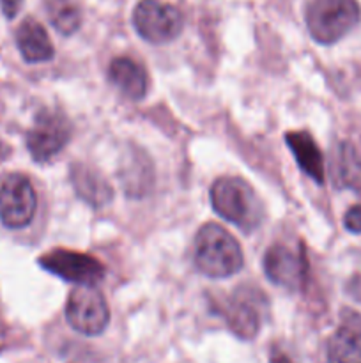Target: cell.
<instances>
[{
  "label": "cell",
  "instance_id": "cell-9",
  "mask_svg": "<svg viewBox=\"0 0 361 363\" xmlns=\"http://www.w3.org/2000/svg\"><path fill=\"white\" fill-rule=\"evenodd\" d=\"M38 195L23 174H11L0 186V222L7 229H23L34 220Z\"/></svg>",
  "mask_w": 361,
  "mask_h": 363
},
{
  "label": "cell",
  "instance_id": "cell-18",
  "mask_svg": "<svg viewBox=\"0 0 361 363\" xmlns=\"http://www.w3.org/2000/svg\"><path fill=\"white\" fill-rule=\"evenodd\" d=\"M46 11L52 25L62 35H71L80 28L81 14L73 0H46Z\"/></svg>",
  "mask_w": 361,
  "mask_h": 363
},
{
  "label": "cell",
  "instance_id": "cell-1",
  "mask_svg": "<svg viewBox=\"0 0 361 363\" xmlns=\"http://www.w3.org/2000/svg\"><path fill=\"white\" fill-rule=\"evenodd\" d=\"M193 262L209 279H229L244 264V255L236 238L216 223H205L195 236Z\"/></svg>",
  "mask_w": 361,
  "mask_h": 363
},
{
  "label": "cell",
  "instance_id": "cell-13",
  "mask_svg": "<svg viewBox=\"0 0 361 363\" xmlns=\"http://www.w3.org/2000/svg\"><path fill=\"white\" fill-rule=\"evenodd\" d=\"M108 80L126 98H145L149 91V74L145 67L130 57H117L108 66Z\"/></svg>",
  "mask_w": 361,
  "mask_h": 363
},
{
  "label": "cell",
  "instance_id": "cell-19",
  "mask_svg": "<svg viewBox=\"0 0 361 363\" xmlns=\"http://www.w3.org/2000/svg\"><path fill=\"white\" fill-rule=\"evenodd\" d=\"M343 225L349 233L361 234V204L350 206L343 216Z\"/></svg>",
  "mask_w": 361,
  "mask_h": 363
},
{
  "label": "cell",
  "instance_id": "cell-4",
  "mask_svg": "<svg viewBox=\"0 0 361 363\" xmlns=\"http://www.w3.org/2000/svg\"><path fill=\"white\" fill-rule=\"evenodd\" d=\"M268 300L260 289L253 286H241L218 305L222 318L234 335L251 340L260 332Z\"/></svg>",
  "mask_w": 361,
  "mask_h": 363
},
{
  "label": "cell",
  "instance_id": "cell-8",
  "mask_svg": "<svg viewBox=\"0 0 361 363\" xmlns=\"http://www.w3.org/2000/svg\"><path fill=\"white\" fill-rule=\"evenodd\" d=\"M39 266L45 272L66 280V282L78 284V286H91L96 287V284L105 279V266L101 261L88 254H80V252L57 250L48 252L39 259Z\"/></svg>",
  "mask_w": 361,
  "mask_h": 363
},
{
  "label": "cell",
  "instance_id": "cell-16",
  "mask_svg": "<svg viewBox=\"0 0 361 363\" xmlns=\"http://www.w3.org/2000/svg\"><path fill=\"white\" fill-rule=\"evenodd\" d=\"M285 142L299 169L317 184H324V158L311 135L306 131H289L285 135Z\"/></svg>",
  "mask_w": 361,
  "mask_h": 363
},
{
  "label": "cell",
  "instance_id": "cell-5",
  "mask_svg": "<svg viewBox=\"0 0 361 363\" xmlns=\"http://www.w3.org/2000/svg\"><path fill=\"white\" fill-rule=\"evenodd\" d=\"M71 133V121L62 112L41 110L27 133V149L32 160L38 163H48L66 147Z\"/></svg>",
  "mask_w": 361,
  "mask_h": 363
},
{
  "label": "cell",
  "instance_id": "cell-15",
  "mask_svg": "<svg viewBox=\"0 0 361 363\" xmlns=\"http://www.w3.org/2000/svg\"><path fill=\"white\" fill-rule=\"evenodd\" d=\"M16 45L21 57L28 64L48 62V60L53 59V53H55L48 32L34 18H27L20 23L16 30Z\"/></svg>",
  "mask_w": 361,
  "mask_h": 363
},
{
  "label": "cell",
  "instance_id": "cell-21",
  "mask_svg": "<svg viewBox=\"0 0 361 363\" xmlns=\"http://www.w3.org/2000/svg\"><path fill=\"white\" fill-rule=\"evenodd\" d=\"M269 363H294L290 360V357H287L283 351H273L271 358H269Z\"/></svg>",
  "mask_w": 361,
  "mask_h": 363
},
{
  "label": "cell",
  "instance_id": "cell-2",
  "mask_svg": "<svg viewBox=\"0 0 361 363\" xmlns=\"http://www.w3.org/2000/svg\"><path fill=\"white\" fill-rule=\"evenodd\" d=\"M211 206L216 215L244 233L258 229L264 220V204L253 188L241 177H219L211 186Z\"/></svg>",
  "mask_w": 361,
  "mask_h": 363
},
{
  "label": "cell",
  "instance_id": "cell-17",
  "mask_svg": "<svg viewBox=\"0 0 361 363\" xmlns=\"http://www.w3.org/2000/svg\"><path fill=\"white\" fill-rule=\"evenodd\" d=\"M333 183L340 190H350L361 197V160L350 142H340L331 162Z\"/></svg>",
  "mask_w": 361,
  "mask_h": 363
},
{
  "label": "cell",
  "instance_id": "cell-12",
  "mask_svg": "<svg viewBox=\"0 0 361 363\" xmlns=\"http://www.w3.org/2000/svg\"><path fill=\"white\" fill-rule=\"evenodd\" d=\"M117 176L122 184V190L131 199H144L154 184L152 162L144 151L137 147L120 158Z\"/></svg>",
  "mask_w": 361,
  "mask_h": 363
},
{
  "label": "cell",
  "instance_id": "cell-10",
  "mask_svg": "<svg viewBox=\"0 0 361 363\" xmlns=\"http://www.w3.org/2000/svg\"><path fill=\"white\" fill-rule=\"evenodd\" d=\"M264 273L275 286L287 291L303 289L308 279V259L303 250L276 243L268 248L262 259Z\"/></svg>",
  "mask_w": 361,
  "mask_h": 363
},
{
  "label": "cell",
  "instance_id": "cell-6",
  "mask_svg": "<svg viewBox=\"0 0 361 363\" xmlns=\"http://www.w3.org/2000/svg\"><path fill=\"white\" fill-rule=\"evenodd\" d=\"M66 319L73 330L87 337H96L110 323V308L101 291L91 286H78L69 293Z\"/></svg>",
  "mask_w": 361,
  "mask_h": 363
},
{
  "label": "cell",
  "instance_id": "cell-11",
  "mask_svg": "<svg viewBox=\"0 0 361 363\" xmlns=\"http://www.w3.org/2000/svg\"><path fill=\"white\" fill-rule=\"evenodd\" d=\"M328 363H361L360 314L353 311L342 314V325L328 342Z\"/></svg>",
  "mask_w": 361,
  "mask_h": 363
},
{
  "label": "cell",
  "instance_id": "cell-3",
  "mask_svg": "<svg viewBox=\"0 0 361 363\" xmlns=\"http://www.w3.org/2000/svg\"><path fill=\"white\" fill-rule=\"evenodd\" d=\"M308 32L321 45H333L349 34L361 20L357 0H308Z\"/></svg>",
  "mask_w": 361,
  "mask_h": 363
},
{
  "label": "cell",
  "instance_id": "cell-20",
  "mask_svg": "<svg viewBox=\"0 0 361 363\" xmlns=\"http://www.w3.org/2000/svg\"><path fill=\"white\" fill-rule=\"evenodd\" d=\"M21 4L23 0H0V7H2V13L6 14V18L13 20L21 9Z\"/></svg>",
  "mask_w": 361,
  "mask_h": 363
},
{
  "label": "cell",
  "instance_id": "cell-7",
  "mask_svg": "<svg viewBox=\"0 0 361 363\" xmlns=\"http://www.w3.org/2000/svg\"><path fill=\"white\" fill-rule=\"evenodd\" d=\"M133 25L134 30L145 41L163 45L180 34L183 14L172 4L161 0H142L133 11Z\"/></svg>",
  "mask_w": 361,
  "mask_h": 363
},
{
  "label": "cell",
  "instance_id": "cell-14",
  "mask_svg": "<svg viewBox=\"0 0 361 363\" xmlns=\"http://www.w3.org/2000/svg\"><path fill=\"white\" fill-rule=\"evenodd\" d=\"M69 177L78 197L84 199L91 208H103L112 201V186L94 167H88L85 163H74L71 167Z\"/></svg>",
  "mask_w": 361,
  "mask_h": 363
}]
</instances>
